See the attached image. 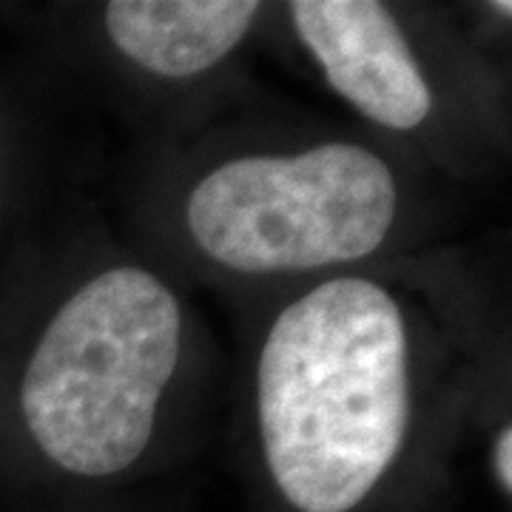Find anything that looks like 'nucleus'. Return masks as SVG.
Instances as JSON below:
<instances>
[{
  "label": "nucleus",
  "instance_id": "1",
  "mask_svg": "<svg viewBox=\"0 0 512 512\" xmlns=\"http://www.w3.org/2000/svg\"><path fill=\"white\" fill-rule=\"evenodd\" d=\"M256 393L265 461L288 507L356 512L410 424L402 308L370 279L313 288L268 333Z\"/></svg>",
  "mask_w": 512,
  "mask_h": 512
},
{
  "label": "nucleus",
  "instance_id": "2",
  "mask_svg": "<svg viewBox=\"0 0 512 512\" xmlns=\"http://www.w3.org/2000/svg\"><path fill=\"white\" fill-rule=\"evenodd\" d=\"M183 313L143 268H111L74 293L37 342L20 410L60 470L106 478L146 453L180 362Z\"/></svg>",
  "mask_w": 512,
  "mask_h": 512
},
{
  "label": "nucleus",
  "instance_id": "3",
  "mask_svg": "<svg viewBox=\"0 0 512 512\" xmlns=\"http://www.w3.org/2000/svg\"><path fill=\"white\" fill-rule=\"evenodd\" d=\"M393 217L390 168L350 143L231 160L194 188L185 208L197 245L239 274L362 259L387 239Z\"/></svg>",
  "mask_w": 512,
  "mask_h": 512
},
{
  "label": "nucleus",
  "instance_id": "4",
  "mask_svg": "<svg viewBox=\"0 0 512 512\" xmlns=\"http://www.w3.org/2000/svg\"><path fill=\"white\" fill-rule=\"evenodd\" d=\"M291 20L330 86L373 123L407 131L430 114V86L382 3L296 0Z\"/></svg>",
  "mask_w": 512,
  "mask_h": 512
},
{
  "label": "nucleus",
  "instance_id": "5",
  "mask_svg": "<svg viewBox=\"0 0 512 512\" xmlns=\"http://www.w3.org/2000/svg\"><path fill=\"white\" fill-rule=\"evenodd\" d=\"M251 0H114L106 29L114 46L160 77H191L228 57L251 29Z\"/></svg>",
  "mask_w": 512,
  "mask_h": 512
},
{
  "label": "nucleus",
  "instance_id": "6",
  "mask_svg": "<svg viewBox=\"0 0 512 512\" xmlns=\"http://www.w3.org/2000/svg\"><path fill=\"white\" fill-rule=\"evenodd\" d=\"M493 470H495V481L498 487L504 490V495L512 493V427L507 424L498 439H495V450H493Z\"/></svg>",
  "mask_w": 512,
  "mask_h": 512
},
{
  "label": "nucleus",
  "instance_id": "7",
  "mask_svg": "<svg viewBox=\"0 0 512 512\" xmlns=\"http://www.w3.org/2000/svg\"><path fill=\"white\" fill-rule=\"evenodd\" d=\"M493 9H498V12H501L504 18H510L512 6H510V3H507V0H504V3H493Z\"/></svg>",
  "mask_w": 512,
  "mask_h": 512
}]
</instances>
